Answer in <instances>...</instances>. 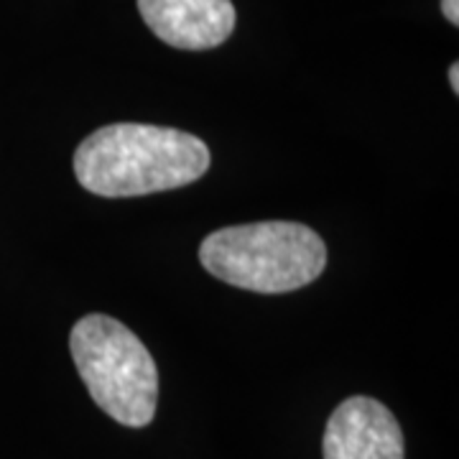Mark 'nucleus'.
<instances>
[{
	"label": "nucleus",
	"instance_id": "nucleus-1",
	"mask_svg": "<svg viewBox=\"0 0 459 459\" xmlns=\"http://www.w3.org/2000/svg\"><path fill=\"white\" fill-rule=\"evenodd\" d=\"M210 169V148L192 133L115 123L90 133L74 153V174L98 197H143L181 189Z\"/></svg>",
	"mask_w": 459,
	"mask_h": 459
},
{
	"label": "nucleus",
	"instance_id": "nucleus-2",
	"mask_svg": "<svg viewBox=\"0 0 459 459\" xmlns=\"http://www.w3.org/2000/svg\"><path fill=\"white\" fill-rule=\"evenodd\" d=\"M214 279L255 294H286L309 286L327 268V246L312 228L265 220L214 230L199 246Z\"/></svg>",
	"mask_w": 459,
	"mask_h": 459
},
{
	"label": "nucleus",
	"instance_id": "nucleus-3",
	"mask_svg": "<svg viewBox=\"0 0 459 459\" xmlns=\"http://www.w3.org/2000/svg\"><path fill=\"white\" fill-rule=\"evenodd\" d=\"M72 360L92 401L117 424L148 427L159 403L156 362L131 329L108 314H87L69 334Z\"/></svg>",
	"mask_w": 459,
	"mask_h": 459
},
{
	"label": "nucleus",
	"instance_id": "nucleus-4",
	"mask_svg": "<svg viewBox=\"0 0 459 459\" xmlns=\"http://www.w3.org/2000/svg\"><path fill=\"white\" fill-rule=\"evenodd\" d=\"M325 459H403V431L376 398L352 395L332 411L325 431Z\"/></svg>",
	"mask_w": 459,
	"mask_h": 459
},
{
	"label": "nucleus",
	"instance_id": "nucleus-5",
	"mask_svg": "<svg viewBox=\"0 0 459 459\" xmlns=\"http://www.w3.org/2000/svg\"><path fill=\"white\" fill-rule=\"evenodd\" d=\"M138 11L164 44L184 51L225 44L238 21L232 0H138Z\"/></svg>",
	"mask_w": 459,
	"mask_h": 459
},
{
	"label": "nucleus",
	"instance_id": "nucleus-6",
	"mask_svg": "<svg viewBox=\"0 0 459 459\" xmlns=\"http://www.w3.org/2000/svg\"><path fill=\"white\" fill-rule=\"evenodd\" d=\"M442 13L449 23H459V0H442Z\"/></svg>",
	"mask_w": 459,
	"mask_h": 459
},
{
	"label": "nucleus",
	"instance_id": "nucleus-7",
	"mask_svg": "<svg viewBox=\"0 0 459 459\" xmlns=\"http://www.w3.org/2000/svg\"><path fill=\"white\" fill-rule=\"evenodd\" d=\"M449 84H452L455 95H459V65L449 66Z\"/></svg>",
	"mask_w": 459,
	"mask_h": 459
}]
</instances>
